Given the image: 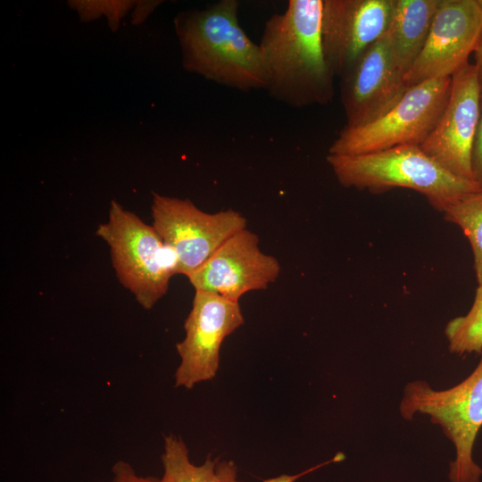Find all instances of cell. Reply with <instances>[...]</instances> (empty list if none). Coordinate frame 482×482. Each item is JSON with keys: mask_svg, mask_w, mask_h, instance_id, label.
<instances>
[{"mask_svg": "<svg viewBox=\"0 0 482 482\" xmlns=\"http://www.w3.org/2000/svg\"><path fill=\"white\" fill-rule=\"evenodd\" d=\"M323 0H289L264 24L259 46L268 74L266 90L291 107L327 104L334 78L321 38Z\"/></svg>", "mask_w": 482, "mask_h": 482, "instance_id": "obj_1", "label": "cell"}, {"mask_svg": "<svg viewBox=\"0 0 482 482\" xmlns=\"http://www.w3.org/2000/svg\"><path fill=\"white\" fill-rule=\"evenodd\" d=\"M239 2L219 0L179 12L174 28L189 72L239 91L265 89L268 74L259 44L238 21Z\"/></svg>", "mask_w": 482, "mask_h": 482, "instance_id": "obj_2", "label": "cell"}, {"mask_svg": "<svg viewBox=\"0 0 482 482\" xmlns=\"http://www.w3.org/2000/svg\"><path fill=\"white\" fill-rule=\"evenodd\" d=\"M327 162L345 187L376 194L409 188L422 194L441 212L459 198L481 189L475 182L448 172L416 145L355 155L328 154Z\"/></svg>", "mask_w": 482, "mask_h": 482, "instance_id": "obj_3", "label": "cell"}, {"mask_svg": "<svg viewBox=\"0 0 482 482\" xmlns=\"http://www.w3.org/2000/svg\"><path fill=\"white\" fill-rule=\"evenodd\" d=\"M96 235L107 244L120 283L140 306L152 309L166 295L171 277L177 274L173 251L152 225L114 200L108 220L98 225Z\"/></svg>", "mask_w": 482, "mask_h": 482, "instance_id": "obj_4", "label": "cell"}, {"mask_svg": "<svg viewBox=\"0 0 482 482\" xmlns=\"http://www.w3.org/2000/svg\"><path fill=\"white\" fill-rule=\"evenodd\" d=\"M473 371L459 384L436 390L424 380L405 385L399 412L405 420L426 414L453 443L455 458L449 465L451 482H479L482 469L473 460V447L482 427V351Z\"/></svg>", "mask_w": 482, "mask_h": 482, "instance_id": "obj_5", "label": "cell"}, {"mask_svg": "<svg viewBox=\"0 0 482 482\" xmlns=\"http://www.w3.org/2000/svg\"><path fill=\"white\" fill-rule=\"evenodd\" d=\"M452 77L422 81L379 119L362 127L345 126L328 154L355 155L403 145H420L437 124L449 99Z\"/></svg>", "mask_w": 482, "mask_h": 482, "instance_id": "obj_6", "label": "cell"}, {"mask_svg": "<svg viewBox=\"0 0 482 482\" xmlns=\"http://www.w3.org/2000/svg\"><path fill=\"white\" fill-rule=\"evenodd\" d=\"M152 226L177 259L186 277L203 266L230 237L246 229V219L232 209L205 212L189 199L153 193Z\"/></svg>", "mask_w": 482, "mask_h": 482, "instance_id": "obj_7", "label": "cell"}, {"mask_svg": "<svg viewBox=\"0 0 482 482\" xmlns=\"http://www.w3.org/2000/svg\"><path fill=\"white\" fill-rule=\"evenodd\" d=\"M244 324L238 302L218 295L195 291L185 323V338L176 345L180 363L175 372L176 386L190 389L212 379L219 369L223 340Z\"/></svg>", "mask_w": 482, "mask_h": 482, "instance_id": "obj_8", "label": "cell"}, {"mask_svg": "<svg viewBox=\"0 0 482 482\" xmlns=\"http://www.w3.org/2000/svg\"><path fill=\"white\" fill-rule=\"evenodd\" d=\"M481 34L480 0H440L426 43L404 76L407 87L452 77L470 62Z\"/></svg>", "mask_w": 482, "mask_h": 482, "instance_id": "obj_9", "label": "cell"}, {"mask_svg": "<svg viewBox=\"0 0 482 482\" xmlns=\"http://www.w3.org/2000/svg\"><path fill=\"white\" fill-rule=\"evenodd\" d=\"M481 85L473 63L452 76L447 104L435 129L420 145L448 172L474 182L471 154L480 114Z\"/></svg>", "mask_w": 482, "mask_h": 482, "instance_id": "obj_10", "label": "cell"}, {"mask_svg": "<svg viewBox=\"0 0 482 482\" xmlns=\"http://www.w3.org/2000/svg\"><path fill=\"white\" fill-rule=\"evenodd\" d=\"M386 33L370 46L340 79L346 127L358 128L390 111L408 90Z\"/></svg>", "mask_w": 482, "mask_h": 482, "instance_id": "obj_11", "label": "cell"}, {"mask_svg": "<svg viewBox=\"0 0 482 482\" xmlns=\"http://www.w3.org/2000/svg\"><path fill=\"white\" fill-rule=\"evenodd\" d=\"M395 0H323L321 38L335 76L346 73L387 31Z\"/></svg>", "mask_w": 482, "mask_h": 482, "instance_id": "obj_12", "label": "cell"}, {"mask_svg": "<svg viewBox=\"0 0 482 482\" xmlns=\"http://www.w3.org/2000/svg\"><path fill=\"white\" fill-rule=\"evenodd\" d=\"M279 272L278 261L262 252L257 235L244 229L225 241L187 278L195 291L238 302L247 292L266 289Z\"/></svg>", "mask_w": 482, "mask_h": 482, "instance_id": "obj_13", "label": "cell"}, {"mask_svg": "<svg viewBox=\"0 0 482 482\" xmlns=\"http://www.w3.org/2000/svg\"><path fill=\"white\" fill-rule=\"evenodd\" d=\"M440 0H395L386 31L394 59L406 74L420 54Z\"/></svg>", "mask_w": 482, "mask_h": 482, "instance_id": "obj_14", "label": "cell"}, {"mask_svg": "<svg viewBox=\"0 0 482 482\" xmlns=\"http://www.w3.org/2000/svg\"><path fill=\"white\" fill-rule=\"evenodd\" d=\"M162 462L163 474L159 482H242L232 461L207 458L201 465L191 462L185 443L174 435L164 437Z\"/></svg>", "mask_w": 482, "mask_h": 482, "instance_id": "obj_15", "label": "cell"}, {"mask_svg": "<svg viewBox=\"0 0 482 482\" xmlns=\"http://www.w3.org/2000/svg\"><path fill=\"white\" fill-rule=\"evenodd\" d=\"M444 218L461 228L467 237L474 257L478 284H482V188L449 204Z\"/></svg>", "mask_w": 482, "mask_h": 482, "instance_id": "obj_16", "label": "cell"}, {"mask_svg": "<svg viewBox=\"0 0 482 482\" xmlns=\"http://www.w3.org/2000/svg\"><path fill=\"white\" fill-rule=\"evenodd\" d=\"M448 350L462 356L482 351V284L478 286L470 311L448 321L445 328Z\"/></svg>", "mask_w": 482, "mask_h": 482, "instance_id": "obj_17", "label": "cell"}, {"mask_svg": "<svg viewBox=\"0 0 482 482\" xmlns=\"http://www.w3.org/2000/svg\"><path fill=\"white\" fill-rule=\"evenodd\" d=\"M71 5L76 9L83 21H89L104 13L108 17L110 26L117 27L120 19L134 5L129 1H73ZM97 15V16H98Z\"/></svg>", "mask_w": 482, "mask_h": 482, "instance_id": "obj_18", "label": "cell"}, {"mask_svg": "<svg viewBox=\"0 0 482 482\" xmlns=\"http://www.w3.org/2000/svg\"><path fill=\"white\" fill-rule=\"evenodd\" d=\"M471 169L474 182L482 188V89L480 114L471 154Z\"/></svg>", "mask_w": 482, "mask_h": 482, "instance_id": "obj_19", "label": "cell"}, {"mask_svg": "<svg viewBox=\"0 0 482 482\" xmlns=\"http://www.w3.org/2000/svg\"><path fill=\"white\" fill-rule=\"evenodd\" d=\"M112 473V482H159L156 478L139 475L133 466L125 461L115 462Z\"/></svg>", "mask_w": 482, "mask_h": 482, "instance_id": "obj_20", "label": "cell"}, {"mask_svg": "<svg viewBox=\"0 0 482 482\" xmlns=\"http://www.w3.org/2000/svg\"><path fill=\"white\" fill-rule=\"evenodd\" d=\"M474 54V67L478 73V77L482 87V34L477 45V47L473 53Z\"/></svg>", "mask_w": 482, "mask_h": 482, "instance_id": "obj_21", "label": "cell"}, {"mask_svg": "<svg viewBox=\"0 0 482 482\" xmlns=\"http://www.w3.org/2000/svg\"><path fill=\"white\" fill-rule=\"evenodd\" d=\"M296 477L281 476L276 478L268 479L264 482H293Z\"/></svg>", "mask_w": 482, "mask_h": 482, "instance_id": "obj_22", "label": "cell"}]
</instances>
